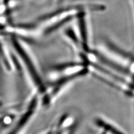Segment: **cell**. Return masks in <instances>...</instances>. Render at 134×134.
Here are the masks:
<instances>
[{
	"instance_id": "obj_2",
	"label": "cell",
	"mask_w": 134,
	"mask_h": 134,
	"mask_svg": "<svg viewBox=\"0 0 134 134\" xmlns=\"http://www.w3.org/2000/svg\"><path fill=\"white\" fill-rule=\"evenodd\" d=\"M12 41L17 52L19 53V55L24 61V64L26 65L29 73L31 75L34 82L35 86L38 89L39 92L40 93L43 94L44 96L47 93H46L47 92V88H46L44 84L42 81L39 74L37 73V70L35 68L34 65L33 64L30 58L29 57L28 54L25 51L24 49L21 47V45L16 39H12Z\"/></svg>"
},
{
	"instance_id": "obj_1",
	"label": "cell",
	"mask_w": 134,
	"mask_h": 134,
	"mask_svg": "<svg viewBox=\"0 0 134 134\" xmlns=\"http://www.w3.org/2000/svg\"><path fill=\"white\" fill-rule=\"evenodd\" d=\"M38 106L39 98L36 95L20 114L16 116L5 134H23L34 118Z\"/></svg>"
},
{
	"instance_id": "obj_3",
	"label": "cell",
	"mask_w": 134,
	"mask_h": 134,
	"mask_svg": "<svg viewBox=\"0 0 134 134\" xmlns=\"http://www.w3.org/2000/svg\"><path fill=\"white\" fill-rule=\"evenodd\" d=\"M77 123L69 116H63L54 124L53 134H74Z\"/></svg>"
},
{
	"instance_id": "obj_4",
	"label": "cell",
	"mask_w": 134,
	"mask_h": 134,
	"mask_svg": "<svg viewBox=\"0 0 134 134\" xmlns=\"http://www.w3.org/2000/svg\"><path fill=\"white\" fill-rule=\"evenodd\" d=\"M16 108L0 107V125L12 123L16 117Z\"/></svg>"
},
{
	"instance_id": "obj_9",
	"label": "cell",
	"mask_w": 134,
	"mask_h": 134,
	"mask_svg": "<svg viewBox=\"0 0 134 134\" xmlns=\"http://www.w3.org/2000/svg\"><path fill=\"white\" fill-rule=\"evenodd\" d=\"M133 1H134V0H133Z\"/></svg>"
},
{
	"instance_id": "obj_7",
	"label": "cell",
	"mask_w": 134,
	"mask_h": 134,
	"mask_svg": "<svg viewBox=\"0 0 134 134\" xmlns=\"http://www.w3.org/2000/svg\"><path fill=\"white\" fill-rule=\"evenodd\" d=\"M53 132H54V126L53 125L52 126L50 127V128L46 130L45 131L41 132L39 134H53Z\"/></svg>"
},
{
	"instance_id": "obj_5",
	"label": "cell",
	"mask_w": 134,
	"mask_h": 134,
	"mask_svg": "<svg viewBox=\"0 0 134 134\" xmlns=\"http://www.w3.org/2000/svg\"><path fill=\"white\" fill-rule=\"evenodd\" d=\"M72 17L70 16H68V17H66V18H64V19L60 20V21H59L58 23L52 25V26H51L50 27L46 29V30L44 32L45 34V35L49 34L53 32L54 31L57 30L60 27L62 26V25H63L65 23H66L67 22H68L69 21H70L71 19H72Z\"/></svg>"
},
{
	"instance_id": "obj_6",
	"label": "cell",
	"mask_w": 134,
	"mask_h": 134,
	"mask_svg": "<svg viewBox=\"0 0 134 134\" xmlns=\"http://www.w3.org/2000/svg\"><path fill=\"white\" fill-rule=\"evenodd\" d=\"M0 57H1L2 61L4 63V64H5V65H6V68L8 69H10V65L9 64V62H8L7 59L5 55V53H4L3 50V48L2 47V45H1V43H0Z\"/></svg>"
},
{
	"instance_id": "obj_8",
	"label": "cell",
	"mask_w": 134,
	"mask_h": 134,
	"mask_svg": "<svg viewBox=\"0 0 134 134\" xmlns=\"http://www.w3.org/2000/svg\"><path fill=\"white\" fill-rule=\"evenodd\" d=\"M62 1H63V0H59V1L60 2H62Z\"/></svg>"
}]
</instances>
